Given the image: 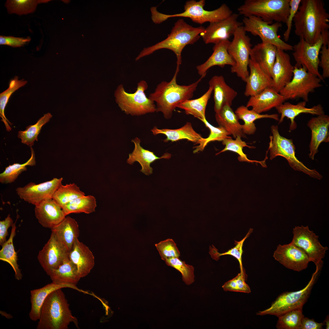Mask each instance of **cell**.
<instances>
[{
	"mask_svg": "<svg viewBox=\"0 0 329 329\" xmlns=\"http://www.w3.org/2000/svg\"><path fill=\"white\" fill-rule=\"evenodd\" d=\"M322 0H301L293 20L295 33L313 44L329 28V15Z\"/></svg>",
	"mask_w": 329,
	"mask_h": 329,
	"instance_id": "obj_1",
	"label": "cell"
},
{
	"mask_svg": "<svg viewBox=\"0 0 329 329\" xmlns=\"http://www.w3.org/2000/svg\"><path fill=\"white\" fill-rule=\"evenodd\" d=\"M179 70V68H176L172 80L168 82L163 81L159 83L149 97L156 102V111L162 112L167 119L171 117L173 111L179 104L192 98L199 83L204 77L201 76L197 81L189 85H179L176 82Z\"/></svg>",
	"mask_w": 329,
	"mask_h": 329,
	"instance_id": "obj_2",
	"label": "cell"
},
{
	"mask_svg": "<svg viewBox=\"0 0 329 329\" xmlns=\"http://www.w3.org/2000/svg\"><path fill=\"white\" fill-rule=\"evenodd\" d=\"M37 329H67L71 322L78 327L77 319L73 316L62 288L49 294L41 307Z\"/></svg>",
	"mask_w": 329,
	"mask_h": 329,
	"instance_id": "obj_3",
	"label": "cell"
},
{
	"mask_svg": "<svg viewBox=\"0 0 329 329\" xmlns=\"http://www.w3.org/2000/svg\"><path fill=\"white\" fill-rule=\"evenodd\" d=\"M203 26L195 27L180 19L174 24L170 33L164 40L151 46L144 48L136 58L137 61L149 55L156 51L166 48L172 51L177 58V68H179L182 63L181 54L184 47L188 44H192L196 42L204 32Z\"/></svg>",
	"mask_w": 329,
	"mask_h": 329,
	"instance_id": "obj_4",
	"label": "cell"
},
{
	"mask_svg": "<svg viewBox=\"0 0 329 329\" xmlns=\"http://www.w3.org/2000/svg\"><path fill=\"white\" fill-rule=\"evenodd\" d=\"M205 4L204 0H188L184 5V12L172 15L161 13L155 8L151 11V18L156 24L161 23L171 17H184L189 18L193 22L202 24L206 22L211 23L220 21L233 13L226 4H222L219 8L212 11L206 10L204 9Z\"/></svg>",
	"mask_w": 329,
	"mask_h": 329,
	"instance_id": "obj_5",
	"label": "cell"
},
{
	"mask_svg": "<svg viewBox=\"0 0 329 329\" xmlns=\"http://www.w3.org/2000/svg\"><path fill=\"white\" fill-rule=\"evenodd\" d=\"M290 0H246L237 9L239 15L260 18L272 24L286 23L290 10Z\"/></svg>",
	"mask_w": 329,
	"mask_h": 329,
	"instance_id": "obj_6",
	"label": "cell"
},
{
	"mask_svg": "<svg viewBox=\"0 0 329 329\" xmlns=\"http://www.w3.org/2000/svg\"><path fill=\"white\" fill-rule=\"evenodd\" d=\"M321 266H316L315 272L310 281L303 288L295 292H286L281 294L269 308L259 311L257 315H273L277 317L295 310H302L307 301L313 286L316 282Z\"/></svg>",
	"mask_w": 329,
	"mask_h": 329,
	"instance_id": "obj_7",
	"label": "cell"
},
{
	"mask_svg": "<svg viewBox=\"0 0 329 329\" xmlns=\"http://www.w3.org/2000/svg\"><path fill=\"white\" fill-rule=\"evenodd\" d=\"M272 135L270 136L268 150L271 160L280 156L285 158L289 165L295 170L302 172L311 177L321 179V175L315 169L309 168L299 161L295 156V147L292 139H288L281 136L277 126L271 127Z\"/></svg>",
	"mask_w": 329,
	"mask_h": 329,
	"instance_id": "obj_8",
	"label": "cell"
},
{
	"mask_svg": "<svg viewBox=\"0 0 329 329\" xmlns=\"http://www.w3.org/2000/svg\"><path fill=\"white\" fill-rule=\"evenodd\" d=\"M147 87V82L141 80L138 83L136 91L129 93L121 84L115 92L116 102L127 114L140 115L156 111L154 101L147 98L145 93Z\"/></svg>",
	"mask_w": 329,
	"mask_h": 329,
	"instance_id": "obj_9",
	"label": "cell"
},
{
	"mask_svg": "<svg viewBox=\"0 0 329 329\" xmlns=\"http://www.w3.org/2000/svg\"><path fill=\"white\" fill-rule=\"evenodd\" d=\"M324 44H329L328 30L324 32L319 39L313 44L300 38L298 43L293 46L292 50V55L296 63L295 66L305 68L308 72L316 75L323 81L324 79L319 71V55Z\"/></svg>",
	"mask_w": 329,
	"mask_h": 329,
	"instance_id": "obj_10",
	"label": "cell"
},
{
	"mask_svg": "<svg viewBox=\"0 0 329 329\" xmlns=\"http://www.w3.org/2000/svg\"><path fill=\"white\" fill-rule=\"evenodd\" d=\"M233 35L228 49L235 63L231 67V72L246 82L249 75L248 67L252 48L250 38L246 34L243 26L238 27Z\"/></svg>",
	"mask_w": 329,
	"mask_h": 329,
	"instance_id": "obj_11",
	"label": "cell"
},
{
	"mask_svg": "<svg viewBox=\"0 0 329 329\" xmlns=\"http://www.w3.org/2000/svg\"><path fill=\"white\" fill-rule=\"evenodd\" d=\"M293 76L290 82L279 93L286 100L300 98L306 102L309 95L315 89L321 87V80L316 75L310 73L304 68L294 66Z\"/></svg>",
	"mask_w": 329,
	"mask_h": 329,
	"instance_id": "obj_12",
	"label": "cell"
},
{
	"mask_svg": "<svg viewBox=\"0 0 329 329\" xmlns=\"http://www.w3.org/2000/svg\"><path fill=\"white\" fill-rule=\"evenodd\" d=\"M245 31L255 36H259L262 42L271 44L283 51H292L293 46L281 40L278 34L281 23L275 22L271 24L260 18L253 16L244 17L242 19Z\"/></svg>",
	"mask_w": 329,
	"mask_h": 329,
	"instance_id": "obj_13",
	"label": "cell"
},
{
	"mask_svg": "<svg viewBox=\"0 0 329 329\" xmlns=\"http://www.w3.org/2000/svg\"><path fill=\"white\" fill-rule=\"evenodd\" d=\"M293 238L291 242L302 249L310 261L317 266L323 264L327 247H324L319 241V236L310 230L308 226L295 227L293 230Z\"/></svg>",
	"mask_w": 329,
	"mask_h": 329,
	"instance_id": "obj_14",
	"label": "cell"
},
{
	"mask_svg": "<svg viewBox=\"0 0 329 329\" xmlns=\"http://www.w3.org/2000/svg\"><path fill=\"white\" fill-rule=\"evenodd\" d=\"M62 180V178H54L38 184L31 182L23 187L16 188V191L20 199L35 206L46 199H52Z\"/></svg>",
	"mask_w": 329,
	"mask_h": 329,
	"instance_id": "obj_15",
	"label": "cell"
},
{
	"mask_svg": "<svg viewBox=\"0 0 329 329\" xmlns=\"http://www.w3.org/2000/svg\"><path fill=\"white\" fill-rule=\"evenodd\" d=\"M69 252L53 233L38 253V260L48 275L57 268L69 257Z\"/></svg>",
	"mask_w": 329,
	"mask_h": 329,
	"instance_id": "obj_16",
	"label": "cell"
},
{
	"mask_svg": "<svg viewBox=\"0 0 329 329\" xmlns=\"http://www.w3.org/2000/svg\"><path fill=\"white\" fill-rule=\"evenodd\" d=\"M239 16L238 14L233 13L226 19L210 23L200 35L205 43L215 44L228 39L238 27L243 25L242 22L238 21Z\"/></svg>",
	"mask_w": 329,
	"mask_h": 329,
	"instance_id": "obj_17",
	"label": "cell"
},
{
	"mask_svg": "<svg viewBox=\"0 0 329 329\" xmlns=\"http://www.w3.org/2000/svg\"><path fill=\"white\" fill-rule=\"evenodd\" d=\"M273 257L286 268L298 272L306 269L310 262L306 253L291 242L279 244L274 252Z\"/></svg>",
	"mask_w": 329,
	"mask_h": 329,
	"instance_id": "obj_18",
	"label": "cell"
},
{
	"mask_svg": "<svg viewBox=\"0 0 329 329\" xmlns=\"http://www.w3.org/2000/svg\"><path fill=\"white\" fill-rule=\"evenodd\" d=\"M294 67L292 64L289 55L277 48L276 58L271 73L272 88L279 93L292 80Z\"/></svg>",
	"mask_w": 329,
	"mask_h": 329,
	"instance_id": "obj_19",
	"label": "cell"
},
{
	"mask_svg": "<svg viewBox=\"0 0 329 329\" xmlns=\"http://www.w3.org/2000/svg\"><path fill=\"white\" fill-rule=\"evenodd\" d=\"M34 211L39 223L51 229L66 217L62 207L53 199H46L35 205Z\"/></svg>",
	"mask_w": 329,
	"mask_h": 329,
	"instance_id": "obj_20",
	"label": "cell"
},
{
	"mask_svg": "<svg viewBox=\"0 0 329 329\" xmlns=\"http://www.w3.org/2000/svg\"><path fill=\"white\" fill-rule=\"evenodd\" d=\"M307 125L311 131L309 155L311 159L314 160L321 143L329 142V116L325 114L318 115L310 119Z\"/></svg>",
	"mask_w": 329,
	"mask_h": 329,
	"instance_id": "obj_21",
	"label": "cell"
},
{
	"mask_svg": "<svg viewBox=\"0 0 329 329\" xmlns=\"http://www.w3.org/2000/svg\"><path fill=\"white\" fill-rule=\"evenodd\" d=\"M249 76L246 83L244 95L251 97L257 95L265 89L272 87L271 77L256 63L249 59Z\"/></svg>",
	"mask_w": 329,
	"mask_h": 329,
	"instance_id": "obj_22",
	"label": "cell"
},
{
	"mask_svg": "<svg viewBox=\"0 0 329 329\" xmlns=\"http://www.w3.org/2000/svg\"><path fill=\"white\" fill-rule=\"evenodd\" d=\"M306 103L305 101L299 102L295 104L289 102H284L276 107L278 112L281 115L278 121V124L281 123L284 119L287 117L290 120L289 131H292L296 128L297 124L295 119L299 114L306 113L318 116L324 114V109L320 104L307 108L306 106Z\"/></svg>",
	"mask_w": 329,
	"mask_h": 329,
	"instance_id": "obj_23",
	"label": "cell"
},
{
	"mask_svg": "<svg viewBox=\"0 0 329 329\" xmlns=\"http://www.w3.org/2000/svg\"><path fill=\"white\" fill-rule=\"evenodd\" d=\"M230 42L228 39H225L214 44L211 55L204 63L196 67L198 73L201 76L205 77L208 70L214 66L223 68L226 65L231 67L235 65V63L228 51Z\"/></svg>",
	"mask_w": 329,
	"mask_h": 329,
	"instance_id": "obj_24",
	"label": "cell"
},
{
	"mask_svg": "<svg viewBox=\"0 0 329 329\" xmlns=\"http://www.w3.org/2000/svg\"><path fill=\"white\" fill-rule=\"evenodd\" d=\"M69 258L76 266L81 278L87 275L94 265V257L92 252L78 239L69 252Z\"/></svg>",
	"mask_w": 329,
	"mask_h": 329,
	"instance_id": "obj_25",
	"label": "cell"
},
{
	"mask_svg": "<svg viewBox=\"0 0 329 329\" xmlns=\"http://www.w3.org/2000/svg\"><path fill=\"white\" fill-rule=\"evenodd\" d=\"M286 101L284 97L272 87L267 88L259 94L250 97L247 103V108L261 114L276 108Z\"/></svg>",
	"mask_w": 329,
	"mask_h": 329,
	"instance_id": "obj_26",
	"label": "cell"
},
{
	"mask_svg": "<svg viewBox=\"0 0 329 329\" xmlns=\"http://www.w3.org/2000/svg\"><path fill=\"white\" fill-rule=\"evenodd\" d=\"M132 141L134 144L135 147L133 152L129 154L127 162L132 164L135 161L138 162L142 167L140 171L146 175H149L153 173V169L150 166L152 163L157 159H169L171 157L168 153L164 154L161 157H157L153 152L142 147L140 145V140L137 137Z\"/></svg>",
	"mask_w": 329,
	"mask_h": 329,
	"instance_id": "obj_27",
	"label": "cell"
},
{
	"mask_svg": "<svg viewBox=\"0 0 329 329\" xmlns=\"http://www.w3.org/2000/svg\"><path fill=\"white\" fill-rule=\"evenodd\" d=\"M209 84L214 92L215 113L218 112L225 104L231 106L238 94L226 83L223 76L215 75L213 76L209 81Z\"/></svg>",
	"mask_w": 329,
	"mask_h": 329,
	"instance_id": "obj_28",
	"label": "cell"
},
{
	"mask_svg": "<svg viewBox=\"0 0 329 329\" xmlns=\"http://www.w3.org/2000/svg\"><path fill=\"white\" fill-rule=\"evenodd\" d=\"M51 230V233L69 252L80 234L78 225L76 220L70 216L66 217Z\"/></svg>",
	"mask_w": 329,
	"mask_h": 329,
	"instance_id": "obj_29",
	"label": "cell"
},
{
	"mask_svg": "<svg viewBox=\"0 0 329 329\" xmlns=\"http://www.w3.org/2000/svg\"><path fill=\"white\" fill-rule=\"evenodd\" d=\"M277 48L271 44L261 42L252 48L250 59L256 63L271 77Z\"/></svg>",
	"mask_w": 329,
	"mask_h": 329,
	"instance_id": "obj_30",
	"label": "cell"
},
{
	"mask_svg": "<svg viewBox=\"0 0 329 329\" xmlns=\"http://www.w3.org/2000/svg\"><path fill=\"white\" fill-rule=\"evenodd\" d=\"M65 288L78 290L76 286L67 284H58L52 282L41 288L31 290L30 300L31 308L29 313L30 319L33 321L38 320L42 306L48 295L56 290Z\"/></svg>",
	"mask_w": 329,
	"mask_h": 329,
	"instance_id": "obj_31",
	"label": "cell"
},
{
	"mask_svg": "<svg viewBox=\"0 0 329 329\" xmlns=\"http://www.w3.org/2000/svg\"><path fill=\"white\" fill-rule=\"evenodd\" d=\"M231 106L228 104H225L215 113L216 122L219 126L224 128L234 138L238 136L246 137L242 132V125L239 122L237 115Z\"/></svg>",
	"mask_w": 329,
	"mask_h": 329,
	"instance_id": "obj_32",
	"label": "cell"
},
{
	"mask_svg": "<svg viewBox=\"0 0 329 329\" xmlns=\"http://www.w3.org/2000/svg\"><path fill=\"white\" fill-rule=\"evenodd\" d=\"M151 131L154 135L159 134L165 135L166 137V138L163 140L165 142L169 141L173 142L179 140L186 139L198 144L203 138L200 134L195 131L191 123L189 122H187L183 126L178 129H160L155 126L151 130Z\"/></svg>",
	"mask_w": 329,
	"mask_h": 329,
	"instance_id": "obj_33",
	"label": "cell"
},
{
	"mask_svg": "<svg viewBox=\"0 0 329 329\" xmlns=\"http://www.w3.org/2000/svg\"><path fill=\"white\" fill-rule=\"evenodd\" d=\"M48 275L53 283L75 286L81 278L76 266L69 257L57 268L52 270Z\"/></svg>",
	"mask_w": 329,
	"mask_h": 329,
	"instance_id": "obj_34",
	"label": "cell"
},
{
	"mask_svg": "<svg viewBox=\"0 0 329 329\" xmlns=\"http://www.w3.org/2000/svg\"><path fill=\"white\" fill-rule=\"evenodd\" d=\"M235 113L239 119L242 120L244 124L242 125V132L244 134L251 135L255 132L256 128L254 122L256 120L262 118H270L278 121L279 115L278 114H261L258 113L252 109L249 110L246 106L241 105L238 107Z\"/></svg>",
	"mask_w": 329,
	"mask_h": 329,
	"instance_id": "obj_35",
	"label": "cell"
},
{
	"mask_svg": "<svg viewBox=\"0 0 329 329\" xmlns=\"http://www.w3.org/2000/svg\"><path fill=\"white\" fill-rule=\"evenodd\" d=\"M16 221L12 227L11 234L9 239L2 245L0 250V260L9 263L12 267L15 272L16 279L21 280L23 277L21 271L17 264V256L13 244V239L16 234Z\"/></svg>",
	"mask_w": 329,
	"mask_h": 329,
	"instance_id": "obj_36",
	"label": "cell"
},
{
	"mask_svg": "<svg viewBox=\"0 0 329 329\" xmlns=\"http://www.w3.org/2000/svg\"><path fill=\"white\" fill-rule=\"evenodd\" d=\"M212 92V88L209 87L207 90L200 97L186 100L179 104L177 108L183 110L187 115H193L199 119L206 118V108Z\"/></svg>",
	"mask_w": 329,
	"mask_h": 329,
	"instance_id": "obj_37",
	"label": "cell"
},
{
	"mask_svg": "<svg viewBox=\"0 0 329 329\" xmlns=\"http://www.w3.org/2000/svg\"><path fill=\"white\" fill-rule=\"evenodd\" d=\"M96 207L95 198L92 195H88L74 200L62 208L66 216L71 213H84L90 214L95 211Z\"/></svg>",
	"mask_w": 329,
	"mask_h": 329,
	"instance_id": "obj_38",
	"label": "cell"
},
{
	"mask_svg": "<svg viewBox=\"0 0 329 329\" xmlns=\"http://www.w3.org/2000/svg\"><path fill=\"white\" fill-rule=\"evenodd\" d=\"M85 196L79 187L74 183L61 184L54 193L52 199L62 208L66 204Z\"/></svg>",
	"mask_w": 329,
	"mask_h": 329,
	"instance_id": "obj_39",
	"label": "cell"
},
{
	"mask_svg": "<svg viewBox=\"0 0 329 329\" xmlns=\"http://www.w3.org/2000/svg\"><path fill=\"white\" fill-rule=\"evenodd\" d=\"M240 136H238L235 140L232 139L231 137L224 139L222 141V144L225 146V148L216 153V155H217L227 151H231L235 152L239 155L238 158L240 161L252 163L255 162L260 163L263 167H266L265 160L262 161L252 160L247 158L246 155L243 152V148L245 147H247L249 148H253L255 147L247 145L245 141L242 140Z\"/></svg>",
	"mask_w": 329,
	"mask_h": 329,
	"instance_id": "obj_40",
	"label": "cell"
},
{
	"mask_svg": "<svg viewBox=\"0 0 329 329\" xmlns=\"http://www.w3.org/2000/svg\"><path fill=\"white\" fill-rule=\"evenodd\" d=\"M30 150L31 157L26 162L22 164L14 163L5 168L3 172L0 174V182L1 183L8 184L14 182L22 172L27 170V166H33L36 165L34 151L31 147Z\"/></svg>",
	"mask_w": 329,
	"mask_h": 329,
	"instance_id": "obj_41",
	"label": "cell"
},
{
	"mask_svg": "<svg viewBox=\"0 0 329 329\" xmlns=\"http://www.w3.org/2000/svg\"><path fill=\"white\" fill-rule=\"evenodd\" d=\"M27 82V81L23 79L18 80V77L16 76L10 81L8 88L0 94V116L2 118L1 121L4 123L6 130L8 131L11 130L12 128L9 124L12 125V124L5 116V108L12 93L19 88L24 86Z\"/></svg>",
	"mask_w": 329,
	"mask_h": 329,
	"instance_id": "obj_42",
	"label": "cell"
},
{
	"mask_svg": "<svg viewBox=\"0 0 329 329\" xmlns=\"http://www.w3.org/2000/svg\"><path fill=\"white\" fill-rule=\"evenodd\" d=\"M52 115L49 113L44 114L36 123L27 126L23 131L18 132V137L21 140V142L30 147L33 145L35 140L38 141L37 136L42 127L48 122Z\"/></svg>",
	"mask_w": 329,
	"mask_h": 329,
	"instance_id": "obj_43",
	"label": "cell"
},
{
	"mask_svg": "<svg viewBox=\"0 0 329 329\" xmlns=\"http://www.w3.org/2000/svg\"><path fill=\"white\" fill-rule=\"evenodd\" d=\"M210 130V133L207 138H203L198 144L197 146L194 147V153L202 151L208 143L215 141H222L224 139L231 137L229 134L223 128L219 126L216 127L211 125L207 121L206 118L199 119Z\"/></svg>",
	"mask_w": 329,
	"mask_h": 329,
	"instance_id": "obj_44",
	"label": "cell"
},
{
	"mask_svg": "<svg viewBox=\"0 0 329 329\" xmlns=\"http://www.w3.org/2000/svg\"><path fill=\"white\" fill-rule=\"evenodd\" d=\"M49 1L48 0H7L5 6L9 13L22 15L33 12L38 4L47 3Z\"/></svg>",
	"mask_w": 329,
	"mask_h": 329,
	"instance_id": "obj_45",
	"label": "cell"
},
{
	"mask_svg": "<svg viewBox=\"0 0 329 329\" xmlns=\"http://www.w3.org/2000/svg\"><path fill=\"white\" fill-rule=\"evenodd\" d=\"M304 317L302 310L288 312L278 317L276 327L278 329H300Z\"/></svg>",
	"mask_w": 329,
	"mask_h": 329,
	"instance_id": "obj_46",
	"label": "cell"
},
{
	"mask_svg": "<svg viewBox=\"0 0 329 329\" xmlns=\"http://www.w3.org/2000/svg\"><path fill=\"white\" fill-rule=\"evenodd\" d=\"M253 230V229L250 228L245 236L242 240L239 241H235V246L224 253H219L217 249L213 245H212V247L210 246L209 253L211 257L213 259L217 261L219 259L220 257L221 256L226 255L232 256L238 260L239 264L240 272H245V270L243 267L242 261V256L243 252L242 247L244 242L252 232Z\"/></svg>",
	"mask_w": 329,
	"mask_h": 329,
	"instance_id": "obj_47",
	"label": "cell"
},
{
	"mask_svg": "<svg viewBox=\"0 0 329 329\" xmlns=\"http://www.w3.org/2000/svg\"><path fill=\"white\" fill-rule=\"evenodd\" d=\"M166 264L179 271L181 274L183 281L187 285L192 284L195 281L194 268L187 264L178 257H172L165 260Z\"/></svg>",
	"mask_w": 329,
	"mask_h": 329,
	"instance_id": "obj_48",
	"label": "cell"
},
{
	"mask_svg": "<svg viewBox=\"0 0 329 329\" xmlns=\"http://www.w3.org/2000/svg\"><path fill=\"white\" fill-rule=\"evenodd\" d=\"M247 277L245 272H240L235 277L226 282L222 288L225 291L249 293L251 292L250 289L245 281Z\"/></svg>",
	"mask_w": 329,
	"mask_h": 329,
	"instance_id": "obj_49",
	"label": "cell"
},
{
	"mask_svg": "<svg viewBox=\"0 0 329 329\" xmlns=\"http://www.w3.org/2000/svg\"><path fill=\"white\" fill-rule=\"evenodd\" d=\"M162 260L172 258H179L180 253L176 244L172 239H168L155 244Z\"/></svg>",
	"mask_w": 329,
	"mask_h": 329,
	"instance_id": "obj_50",
	"label": "cell"
},
{
	"mask_svg": "<svg viewBox=\"0 0 329 329\" xmlns=\"http://www.w3.org/2000/svg\"><path fill=\"white\" fill-rule=\"evenodd\" d=\"M301 1V0H290V10L286 23L287 27L283 34L284 38L285 41H287L289 39L293 20L298 11Z\"/></svg>",
	"mask_w": 329,
	"mask_h": 329,
	"instance_id": "obj_51",
	"label": "cell"
},
{
	"mask_svg": "<svg viewBox=\"0 0 329 329\" xmlns=\"http://www.w3.org/2000/svg\"><path fill=\"white\" fill-rule=\"evenodd\" d=\"M320 53L321 55L319 66L322 69L321 76L324 79L329 77V44H324Z\"/></svg>",
	"mask_w": 329,
	"mask_h": 329,
	"instance_id": "obj_52",
	"label": "cell"
},
{
	"mask_svg": "<svg viewBox=\"0 0 329 329\" xmlns=\"http://www.w3.org/2000/svg\"><path fill=\"white\" fill-rule=\"evenodd\" d=\"M31 40L30 37L27 38L15 37L12 36H0V44L6 45L13 47H19L23 46Z\"/></svg>",
	"mask_w": 329,
	"mask_h": 329,
	"instance_id": "obj_53",
	"label": "cell"
},
{
	"mask_svg": "<svg viewBox=\"0 0 329 329\" xmlns=\"http://www.w3.org/2000/svg\"><path fill=\"white\" fill-rule=\"evenodd\" d=\"M13 220L8 214L4 220L0 221V245L1 246L6 241L8 235V230L14 225Z\"/></svg>",
	"mask_w": 329,
	"mask_h": 329,
	"instance_id": "obj_54",
	"label": "cell"
},
{
	"mask_svg": "<svg viewBox=\"0 0 329 329\" xmlns=\"http://www.w3.org/2000/svg\"><path fill=\"white\" fill-rule=\"evenodd\" d=\"M324 325V323H318L313 319L304 317L302 320L300 329H321Z\"/></svg>",
	"mask_w": 329,
	"mask_h": 329,
	"instance_id": "obj_55",
	"label": "cell"
},
{
	"mask_svg": "<svg viewBox=\"0 0 329 329\" xmlns=\"http://www.w3.org/2000/svg\"><path fill=\"white\" fill-rule=\"evenodd\" d=\"M324 325H325L326 328V329H328L329 327V316L327 315L324 321Z\"/></svg>",
	"mask_w": 329,
	"mask_h": 329,
	"instance_id": "obj_56",
	"label": "cell"
}]
</instances>
